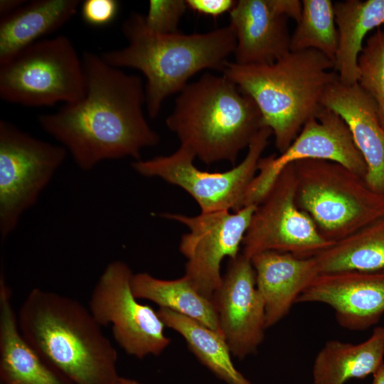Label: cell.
I'll return each instance as SVG.
<instances>
[{
  "label": "cell",
  "mask_w": 384,
  "mask_h": 384,
  "mask_svg": "<svg viewBox=\"0 0 384 384\" xmlns=\"http://www.w3.org/2000/svg\"><path fill=\"white\" fill-rule=\"evenodd\" d=\"M82 62L84 96L54 113L39 115L42 129L58 141L83 171L105 160L142 159V149L160 141L144 114L146 100L142 78L124 73L94 53H84Z\"/></svg>",
  "instance_id": "1"
},
{
  "label": "cell",
  "mask_w": 384,
  "mask_h": 384,
  "mask_svg": "<svg viewBox=\"0 0 384 384\" xmlns=\"http://www.w3.org/2000/svg\"><path fill=\"white\" fill-rule=\"evenodd\" d=\"M19 330L42 358L72 384H115L117 353L88 308L34 288L17 314Z\"/></svg>",
  "instance_id": "2"
},
{
  "label": "cell",
  "mask_w": 384,
  "mask_h": 384,
  "mask_svg": "<svg viewBox=\"0 0 384 384\" xmlns=\"http://www.w3.org/2000/svg\"><path fill=\"white\" fill-rule=\"evenodd\" d=\"M122 31L128 45L101 56L115 68L143 73L146 78L145 105L151 118L158 116L167 97L179 93L197 73L206 69L222 72L236 47L230 26L203 33L159 34L151 31L144 15L137 12L125 19Z\"/></svg>",
  "instance_id": "3"
},
{
  "label": "cell",
  "mask_w": 384,
  "mask_h": 384,
  "mask_svg": "<svg viewBox=\"0 0 384 384\" xmlns=\"http://www.w3.org/2000/svg\"><path fill=\"white\" fill-rule=\"evenodd\" d=\"M221 73L255 101L280 154L323 110L325 91L338 80L334 62L316 50H290L269 65L228 61Z\"/></svg>",
  "instance_id": "4"
},
{
  "label": "cell",
  "mask_w": 384,
  "mask_h": 384,
  "mask_svg": "<svg viewBox=\"0 0 384 384\" xmlns=\"http://www.w3.org/2000/svg\"><path fill=\"white\" fill-rule=\"evenodd\" d=\"M166 124L180 146L209 165L220 161L235 164L264 126L252 100L225 75L205 73L177 96Z\"/></svg>",
  "instance_id": "5"
},
{
  "label": "cell",
  "mask_w": 384,
  "mask_h": 384,
  "mask_svg": "<svg viewBox=\"0 0 384 384\" xmlns=\"http://www.w3.org/2000/svg\"><path fill=\"white\" fill-rule=\"evenodd\" d=\"M293 164L297 204L326 240L338 241L384 216V194L345 166L321 159Z\"/></svg>",
  "instance_id": "6"
},
{
  "label": "cell",
  "mask_w": 384,
  "mask_h": 384,
  "mask_svg": "<svg viewBox=\"0 0 384 384\" xmlns=\"http://www.w3.org/2000/svg\"><path fill=\"white\" fill-rule=\"evenodd\" d=\"M82 60L65 36L38 41L0 64V97L29 107L75 102L85 95Z\"/></svg>",
  "instance_id": "7"
},
{
  "label": "cell",
  "mask_w": 384,
  "mask_h": 384,
  "mask_svg": "<svg viewBox=\"0 0 384 384\" xmlns=\"http://www.w3.org/2000/svg\"><path fill=\"white\" fill-rule=\"evenodd\" d=\"M272 130L262 127L254 136L243 160L224 172H208L195 166V155L180 146L173 154L137 160L132 167L145 177H157L186 191L198 204L201 213L237 211L244 207L249 186L268 144Z\"/></svg>",
  "instance_id": "8"
},
{
  "label": "cell",
  "mask_w": 384,
  "mask_h": 384,
  "mask_svg": "<svg viewBox=\"0 0 384 384\" xmlns=\"http://www.w3.org/2000/svg\"><path fill=\"white\" fill-rule=\"evenodd\" d=\"M67 154L60 144L37 139L9 121H0L1 241L37 202Z\"/></svg>",
  "instance_id": "9"
},
{
  "label": "cell",
  "mask_w": 384,
  "mask_h": 384,
  "mask_svg": "<svg viewBox=\"0 0 384 384\" xmlns=\"http://www.w3.org/2000/svg\"><path fill=\"white\" fill-rule=\"evenodd\" d=\"M133 275L125 262H110L92 290L88 309L100 326H112L115 341L126 353L139 359L159 356L171 339L157 311L134 297Z\"/></svg>",
  "instance_id": "10"
},
{
  "label": "cell",
  "mask_w": 384,
  "mask_h": 384,
  "mask_svg": "<svg viewBox=\"0 0 384 384\" xmlns=\"http://www.w3.org/2000/svg\"><path fill=\"white\" fill-rule=\"evenodd\" d=\"M297 176L293 164L279 174L257 205L242 241V252L251 259L266 251L306 258L334 242L324 238L310 216L296 202Z\"/></svg>",
  "instance_id": "11"
},
{
  "label": "cell",
  "mask_w": 384,
  "mask_h": 384,
  "mask_svg": "<svg viewBox=\"0 0 384 384\" xmlns=\"http://www.w3.org/2000/svg\"><path fill=\"white\" fill-rule=\"evenodd\" d=\"M257 205H250L231 213L219 210L195 216L164 213L160 216L177 221L188 229L179 243V250L186 258L184 275L202 296L212 300L220 285L221 262L235 258Z\"/></svg>",
  "instance_id": "12"
},
{
  "label": "cell",
  "mask_w": 384,
  "mask_h": 384,
  "mask_svg": "<svg viewBox=\"0 0 384 384\" xmlns=\"http://www.w3.org/2000/svg\"><path fill=\"white\" fill-rule=\"evenodd\" d=\"M305 159L335 161L364 178L367 173L366 162L354 144L348 126L337 113L324 107L316 117L305 123L283 153L261 157L244 206L257 205L287 166Z\"/></svg>",
  "instance_id": "13"
},
{
  "label": "cell",
  "mask_w": 384,
  "mask_h": 384,
  "mask_svg": "<svg viewBox=\"0 0 384 384\" xmlns=\"http://www.w3.org/2000/svg\"><path fill=\"white\" fill-rule=\"evenodd\" d=\"M212 301L220 334L232 355L242 359L255 353L267 328L264 302L250 259L242 253L229 259Z\"/></svg>",
  "instance_id": "14"
},
{
  "label": "cell",
  "mask_w": 384,
  "mask_h": 384,
  "mask_svg": "<svg viewBox=\"0 0 384 384\" xmlns=\"http://www.w3.org/2000/svg\"><path fill=\"white\" fill-rule=\"evenodd\" d=\"M298 302L326 304L343 328L366 330L384 314V269L320 273L299 295Z\"/></svg>",
  "instance_id": "15"
},
{
  "label": "cell",
  "mask_w": 384,
  "mask_h": 384,
  "mask_svg": "<svg viewBox=\"0 0 384 384\" xmlns=\"http://www.w3.org/2000/svg\"><path fill=\"white\" fill-rule=\"evenodd\" d=\"M321 105L343 119L366 162L368 186L384 194V129L372 97L358 83L346 85L338 80L326 89Z\"/></svg>",
  "instance_id": "16"
},
{
  "label": "cell",
  "mask_w": 384,
  "mask_h": 384,
  "mask_svg": "<svg viewBox=\"0 0 384 384\" xmlns=\"http://www.w3.org/2000/svg\"><path fill=\"white\" fill-rule=\"evenodd\" d=\"M236 37L233 53L240 65H269L290 51L287 18L271 0H240L230 11Z\"/></svg>",
  "instance_id": "17"
},
{
  "label": "cell",
  "mask_w": 384,
  "mask_h": 384,
  "mask_svg": "<svg viewBox=\"0 0 384 384\" xmlns=\"http://www.w3.org/2000/svg\"><path fill=\"white\" fill-rule=\"evenodd\" d=\"M257 289L264 302L266 328L281 321L320 274L314 257L266 251L251 259Z\"/></svg>",
  "instance_id": "18"
},
{
  "label": "cell",
  "mask_w": 384,
  "mask_h": 384,
  "mask_svg": "<svg viewBox=\"0 0 384 384\" xmlns=\"http://www.w3.org/2000/svg\"><path fill=\"white\" fill-rule=\"evenodd\" d=\"M4 274L0 277V379L2 384H72L22 336Z\"/></svg>",
  "instance_id": "19"
},
{
  "label": "cell",
  "mask_w": 384,
  "mask_h": 384,
  "mask_svg": "<svg viewBox=\"0 0 384 384\" xmlns=\"http://www.w3.org/2000/svg\"><path fill=\"white\" fill-rule=\"evenodd\" d=\"M78 0H35L0 21V64L59 29L77 12Z\"/></svg>",
  "instance_id": "20"
},
{
  "label": "cell",
  "mask_w": 384,
  "mask_h": 384,
  "mask_svg": "<svg viewBox=\"0 0 384 384\" xmlns=\"http://www.w3.org/2000/svg\"><path fill=\"white\" fill-rule=\"evenodd\" d=\"M338 30V48L334 70L338 81L346 85L358 83V58L366 35L384 25V0H345L334 3Z\"/></svg>",
  "instance_id": "21"
},
{
  "label": "cell",
  "mask_w": 384,
  "mask_h": 384,
  "mask_svg": "<svg viewBox=\"0 0 384 384\" xmlns=\"http://www.w3.org/2000/svg\"><path fill=\"white\" fill-rule=\"evenodd\" d=\"M383 357L384 326L375 328L360 343L328 341L315 358L314 383L344 384L351 378H365L383 365Z\"/></svg>",
  "instance_id": "22"
},
{
  "label": "cell",
  "mask_w": 384,
  "mask_h": 384,
  "mask_svg": "<svg viewBox=\"0 0 384 384\" xmlns=\"http://www.w3.org/2000/svg\"><path fill=\"white\" fill-rule=\"evenodd\" d=\"M157 313L164 325L178 333L196 358L226 384H252L234 366L223 337L201 323L166 308Z\"/></svg>",
  "instance_id": "23"
},
{
  "label": "cell",
  "mask_w": 384,
  "mask_h": 384,
  "mask_svg": "<svg viewBox=\"0 0 384 384\" xmlns=\"http://www.w3.org/2000/svg\"><path fill=\"white\" fill-rule=\"evenodd\" d=\"M132 286L137 299L150 300L159 308L193 319L220 334L213 301L199 294L185 276L166 280L139 272L134 274Z\"/></svg>",
  "instance_id": "24"
},
{
  "label": "cell",
  "mask_w": 384,
  "mask_h": 384,
  "mask_svg": "<svg viewBox=\"0 0 384 384\" xmlns=\"http://www.w3.org/2000/svg\"><path fill=\"white\" fill-rule=\"evenodd\" d=\"M314 257L320 273L384 269V216Z\"/></svg>",
  "instance_id": "25"
},
{
  "label": "cell",
  "mask_w": 384,
  "mask_h": 384,
  "mask_svg": "<svg viewBox=\"0 0 384 384\" xmlns=\"http://www.w3.org/2000/svg\"><path fill=\"white\" fill-rule=\"evenodd\" d=\"M302 11L291 35L290 50H316L333 62L338 34L331 0H302Z\"/></svg>",
  "instance_id": "26"
},
{
  "label": "cell",
  "mask_w": 384,
  "mask_h": 384,
  "mask_svg": "<svg viewBox=\"0 0 384 384\" xmlns=\"http://www.w3.org/2000/svg\"><path fill=\"white\" fill-rule=\"evenodd\" d=\"M358 83L373 100L384 129V30L378 29L366 40L358 58Z\"/></svg>",
  "instance_id": "27"
},
{
  "label": "cell",
  "mask_w": 384,
  "mask_h": 384,
  "mask_svg": "<svg viewBox=\"0 0 384 384\" xmlns=\"http://www.w3.org/2000/svg\"><path fill=\"white\" fill-rule=\"evenodd\" d=\"M187 8L184 0H151L144 16L146 26L159 34L178 33V23Z\"/></svg>",
  "instance_id": "28"
},
{
  "label": "cell",
  "mask_w": 384,
  "mask_h": 384,
  "mask_svg": "<svg viewBox=\"0 0 384 384\" xmlns=\"http://www.w3.org/2000/svg\"><path fill=\"white\" fill-rule=\"evenodd\" d=\"M119 4L115 0H86L82 3L83 20L91 26L109 24L117 14Z\"/></svg>",
  "instance_id": "29"
},
{
  "label": "cell",
  "mask_w": 384,
  "mask_h": 384,
  "mask_svg": "<svg viewBox=\"0 0 384 384\" xmlns=\"http://www.w3.org/2000/svg\"><path fill=\"white\" fill-rule=\"evenodd\" d=\"M188 7L203 14L217 16L230 11L237 1L233 0H186Z\"/></svg>",
  "instance_id": "30"
},
{
  "label": "cell",
  "mask_w": 384,
  "mask_h": 384,
  "mask_svg": "<svg viewBox=\"0 0 384 384\" xmlns=\"http://www.w3.org/2000/svg\"><path fill=\"white\" fill-rule=\"evenodd\" d=\"M276 10L286 16L291 18L297 23L299 21L302 11V2L299 0H271Z\"/></svg>",
  "instance_id": "31"
},
{
  "label": "cell",
  "mask_w": 384,
  "mask_h": 384,
  "mask_svg": "<svg viewBox=\"0 0 384 384\" xmlns=\"http://www.w3.org/2000/svg\"><path fill=\"white\" fill-rule=\"evenodd\" d=\"M26 2L25 0H1L0 14L1 17L13 13Z\"/></svg>",
  "instance_id": "32"
},
{
  "label": "cell",
  "mask_w": 384,
  "mask_h": 384,
  "mask_svg": "<svg viewBox=\"0 0 384 384\" xmlns=\"http://www.w3.org/2000/svg\"><path fill=\"white\" fill-rule=\"evenodd\" d=\"M371 384H384V363L373 374V380Z\"/></svg>",
  "instance_id": "33"
},
{
  "label": "cell",
  "mask_w": 384,
  "mask_h": 384,
  "mask_svg": "<svg viewBox=\"0 0 384 384\" xmlns=\"http://www.w3.org/2000/svg\"><path fill=\"white\" fill-rule=\"evenodd\" d=\"M115 384H143L136 380L119 377Z\"/></svg>",
  "instance_id": "34"
}]
</instances>
